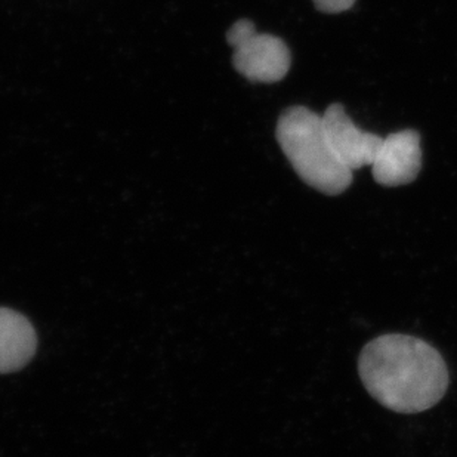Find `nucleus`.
I'll return each mask as SVG.
<instances>
[{
	"label": "nucleus",
	"mask_w": 457,
	"mask_h": 457,
	"mask_svg": "<svg viewBox=\"0 0 457 457\" xmlns=\"http://www.w3.org/2000/svg\"><path fill=\"white\" fill-rule=\"evenodd\" d=\"M358 371L371 397L397 413L431 409L449 388L445 358L427 342L407 335H385L367 344Z\"/></svg>",
	"instance_id": "1"
},
{
	"label": "nucleus",
	"mask_w": 457,
	"mask_h": 457,
	"mask_svg": "<svg viewBox=\"0 0 457 457\" xmlns=\"http://www.w3.org/2000/svg\"><path fill=\"white\" fill-rule=\"evenodd\" d=\"M276 138L305 184L328 195L348 190L354 172L333 153L323 117L303 105L287 108L277 123Z\"/></svg>",
	"instance_id": "2"
},
{
	"label": "nucleus",
	"mask_w": 457,
	"mask_h": 457,
	"mask_svg": "<svg viewBox=\"0 0 457 457\" xmlns=\"http://www.w3.org/2000/svg\"><path fill=\"white\" fill-rule=\"evenodd\" d=\"M234 49V69L254 83L280 82L289 73L292 54L287 45L272 35L258 33L251 20H238L227 31Z\"/></svg>",
	"instance_id": "3"
},
{
	"label": "nucleus",
	"mask_w": 457,
	"mask_h": 457,
	"mask_svg": "<svg viewBox=\"0 0 457 457\" xmlns=\"http://www.w3.org/2000/svg\"><path fill=\"white\" fill-rule=\"evenodd\" d=\"M324 130L337 159L350 170L371 166L379 152L382 137L361 130L351 120L342 104H332L324 112Z\"/></svg>",
	"instance_id": "4"
},
{
	"label": "nucleus",
	"mask_w": 457,
	"mask_h": 457,
	"mask_svg": "<svg viewBox=\"0 0 457 457\" xmlns=\"http://www.w3.org/2000/svg\"><path fill=\"white\" fill-rule=\"evenodd\" d=\"M422 169L420 135L413 129L394 132L384 138L371 164L375 181L384 187L413 182Z\"/></svg>",
	"instance_id": "5"
},
{
	"label": "nucleus",
	"mask_w": 457,
	"mask_h": 457,
	"mask_svg": "<svg viewBox=\"0 0 457 457\" xmlns=\"http://www.w3.org/2000/svg\"><path fill=\"white\" fill-rule=\"evenodd\" d=\"M36 348L37 337L30 321L17 311L0 306V375L22 369Z\"/></svg>",
	"instance_id": "6"
},
{
	"label": "nucleus",
	"mask_w": 457,
	"mask_h": 457,
	"mask_svg": "<svg viewBox=\"0 0 457 457\" xmlns=\"http://www.w3.org/2000/svg\"><path fill=\"white\" fill-rule=\"evenodd\" d=\"M320 12L341 13L353 8L355 0H312Z\"/></svg>",
	"instance_id": "7"
}]
</instances>
